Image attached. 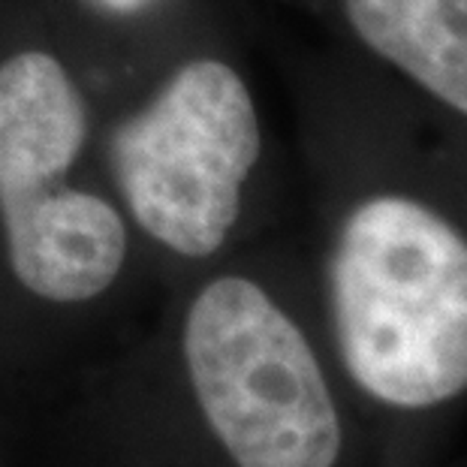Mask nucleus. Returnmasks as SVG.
<instances>
[{
  "label": "nucleus",
  "mask_w": 467,
  "mask_h": 467,
  "mask_svg": "<svg viewBox=\"0 0 467 467\" xmlns=\"http://www.w3.org/2000/svg\"><path fill=\"white\" fill-rule=\"evenodd\" d=\"M335 9L407 94L467 136V0H335Z\"/></svg>",
  "instance_id": "obj_5"
},
{
  "label": "nucleus",
  "mask_w": 467,
  "mask_h": 467,
  "mask_svg": "<svg viewBox=\"0 0 467 467\" xmlns=\"http://www.w3.org/2000/svg\"><path fill=\"white\" fill-rule=\"evenodd\" d=\"M182 413L88 429L52 467H344L347 420L299 314L247 272H221L178 323Z\"/></svg>",
  "instance_id": "obj_2"
},
{
  "label": "nucleus",
  "mask_w": 467,
  "mask_h": 467,
  "mask_svg": "<svg viewBox=\"0 0 467 467\" xmlns=\"http://www.w3.org/2000/svg\"><path fill=\"white\" fill-rule=\"evenodd\" d=\"M392 172L332 223L326 314L365 401L429 413L467 395V136L407 94Z\"/></svg>",
  "instance_id": "obj_1"
},
{
  "label": "nucleus",
  "mask_w": 467,
  "mask_h": 467,
  "mask_svg": "<svg viewBox=\"0 0 467 467\" xmlns=\"http://www.w3.org/2000/svg\"><path fill=\"white\" fill-rule=\"evenodd\" d=\"M263 161V121L238 69L184 64L112 136V175L148 238L182 260H212L233 238Z\"/></svg>",
  "instance_id": "obj_4"
},
{
  "label": "nucleus",
  "mask_w": 467,
  "mask_h": 467,
  "mask_svg": "<svg viewBox=\"0 0 467 467\" xmlns=\"http://www.w3.org/2000/svg\"><path fill=\"white\" fill-rule=\"evenodd\" d=\"M31 455L22 452V441H16V434L0 425V467H27Z\"/></svg>",
  "instance_id": "obj_6"
},
{
  "label": "nucleus",
  "mask_w": 467,
  "mask_h": 467,
  "mask_svg": "<svg viewBox=\"0 0 467 467\" xmlns=\"http://www.w3.org/2000/svg\"><path fill=\"white\" fill-rule=\"evenodd\" d=\"M27 464H31V467H48V464H39V462H31V459H27Z\"/></svg>",
  "instance_id": "obj_7"
},
{
  "label": "nucleus",
  "mask_w": 467,
  "mask_h": 467,
  "mask_svg": "<svg viewBox=\"0 0 467 467\" xmlns=\"http://www.w3.org/2000/svg\"><path fill=\"white\" fill-rule=\"evenodd\" d=\"M88 136L85 100L57 57L0 64V233L16 290L52 311L100 302L130 256L124 217L64 184Z\"/></svg>",
  "instance_id": "obj_3"
}]
</instances>
